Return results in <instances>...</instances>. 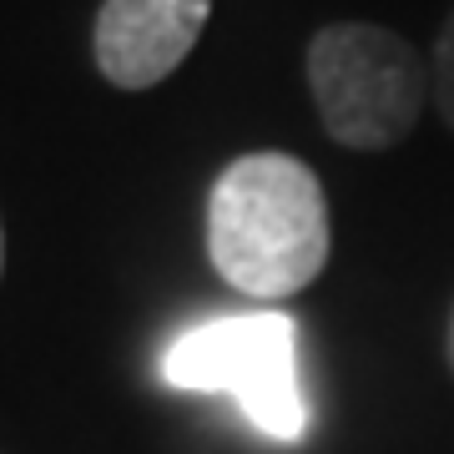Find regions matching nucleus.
<instances>
[{"mask_svg": "<svg viewBox=\"0 0 454 454\" xmlns=\"http://www.w3.org/2000/svg\"><path fill=\"white\" fill-rule=\"evenodd\" d=\"M444 354H450V369H454V309H450V333H444Z\"/></svg>", "mask_w": 454, "mask_h": 454, "instance_id": "423d86ee", "label": "nucleus"}, {"mask_svg": "<svg viewBox=\"0 0 454 454\" xmlns=\"http://www.w3.org/2000/svg\"><path fill=\"white\" fill-rule=\"evenodd\" d=\"M0 268H5V232H0Z\"/></svg>", "mask_w": 454, "mask_h": 454, "instance_id": "0eeeda50", "label": "nucleus"}, {"mask_svg": "<svg viewBox=\"0 0 454 454\" xmlns=\"http://www.w3.org/2000/svg\"><path fill=\"white\" fill-rule=\"evenodd\" d=\"M212 16V0H101L97 16V71L121 91L167 82Z\"/></svg>", "mask_w": 454, "mask_h": 454, "instance_id": "20e7f679", "label": "nucleus"}, {"mask_svg": "<svg viewBox=\"0 0 454 454\" xmlns=\"http://www.w3.org/2000/svg\"><path fill=\"white\" fill-rule=\"evenodd\" d=\"M207 258L238 293L278 303L328 262V197L288 152H247L212 182Z\"/></svg>", "mask_w": 454, "mask_h": 454, "instance_id": "f257e3e1", "label": "nucleus"}, {"mask_svg": "<svg viewBox=\"0 0 454 454\" xmlns=\"http://www.w3.org/2000/svg\"><path fill=\"white\" fill-rule=\"evenodd\" d=\"M162 379L192 394H232L268 439H303L309 429L298 384V324L278 309L227 313L187 328L167 348Z\"/></svg>", "mask_w": 454, "mask_h": 454, "instance_id": "7ed1b4c3", "label": "nucleus"}, {"mask_svg": "<svg viewBox=\"0 0 454 454\" xmlns=\"http://www.w3.org/2000/svg\"><path fill=\"white\" fill-rule=\"evenodd\" d=\"M429 97H434L444 127L454 131V11L444 20V31L434 41V76H429Z\"/></svg>", "mask_w": 454, "mask_h": 454, "instance_id": "39448f33", "label": "nucleus"}, {"mask_svg": "<svg viewBox=\"0 0 454 454\" xmlns=\"http://www.w3.org/2000/svg\"><path fill=\"white\" fill-rule=\"evenodd\" d=\"M309 91L339 146L384 152L414 131L429 101V71L404 35L339 20L309 41Z\"/></svg>", "mask_w": 454, "mask_h": 454, "instance_id": "f03ea898", "label": "nucleus"}]
</instances>
